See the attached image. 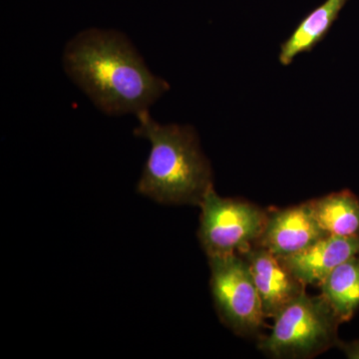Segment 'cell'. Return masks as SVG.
Masks as SVG:
<instances>
[{"mask_svg": "<svg viewBox=\"0 0 359 359\" xmlns=\"http://www.w3.org/2000/svg\"><path fill=\"white\" fill-rule=\"evenodd\" d=\"M68 76L108 115L139 114L170 89L151 72L126 35L89 28L66 44Z\"/></svg>", "mask_w": 359, "mask_h": 359, "instance_id": "6da1fadb", "label": "cell"}, {"mask_svg": "<svg viewBox=\"0 0 359 359\" xmlns=\"http://www.w3.org/2000/svg\"><path fill=\"white\" fill-rule=\"evenodd\" d=\"M134 134L151 143L137 192L164 205H197L212 186L209 160L188 125H162L149 110L137 114Z\"/></svg>", "mask_w": 359, "mask_h": 359, "instance_id": "7a4b0ae2", "label": "cell"}, {"mask_svg": "<svg viewBox=\"0 0 359 359\" xmlns=\"http://www.w3.org/2000/svg\"><path fill=\"white\" fill-rule=\"evenodd\" d=\"M341 323L327 299L306 292L275 318L271 334L262 337L259 348L273 358H311L337 346Z\"/></svg>", "mask_w": 359, "mask_h": 359, "instance_id": "3957f363", "label": "cell"}, {"mask_svg": "<svg viewBox=\"0 0 359 359\" xmlns=\"http://www.w3.org/2000/svg\"><path fill=\"white\" fill-rule=\"evenodd\" d=\"M199 207L198 238L208 257L243 254L256 244L268 218V212L248 201L219 197L214 186Z\"/></svg>", "mask_w": 359, "mask_h": 359, "instance_id": "277c9868", "label": "cell"}, {"mask_svg": "<svg viewBox=\"0 0 359 359\" xmlns=\"http://www.w3.org/2000/svg\"><path fill=\"white\" fill-rule=\"evenodd\" d=\"M208 259L212 297L219 318L236 334L259 337L266 316L247 261L238 254Z\"/></svg>", "mask_w": 359, "mask_h": 359, "instance_id": "5b68a950", "label": "cell"}, {"mask_svg": "<svg viewBox=\"0 0 359 359\" xmlns=\"http://www.w3.org/2000/svg\"><path fill=\"white\" fill-rule=\"evenodd\" d=\"M240 256L249 264L266 318H275L306 292V285L269 250L252 245Z\"/></svg>", "mask_w": 359, "mask_h": 359, "instance_id": "8992f818", "label": "cell"}, {"mask_svg": "<svg viewBox=\"0 0 359 359\" xmlns=\"http://www.w3.org/2000/svg\"><path fill=\"white\" fill-rule=\"evenodd\" d=\"M325 236L327 233L314 219L306 202L269 211L263 233L254 245L285 257L301 252Z\"/></svg>", "mask_w": 359, "mask_h": 359, "instance_id": "52a82bcc", "label": "cell"}, {"mask_svg": "<svg viewBox=\"0 0 359 359\" xmlns=\"http://www.w3.org/2000/svg\"><path fill=\"white\" fill-rule=\"evenodd\" d=\"M356 256H359V235H327L301 252L280 259L304 285L320 287L337 266Z\"/></svg>", "mask_w": 359, "mask_h": 359, "instance_id": "ba28073f", "label": "cell"}, {"mask_svg": "<svg viewBox=\"0 0 359 359\" xmlns=\"http://www.w3.org/2000/svg\"><path fill=\"white\" fill-rule=\"evenodd\" d=\"M347 0H325L297 25L289 39L280 46L278 60L283 66L292 65L297 56L311 52L330 32Z\"/></svg>", "mask_w": 359, "mask_h": 359, "instance_id": "9c48e42d", "label": "cell"}, {"mask_svg": "<svg viewBox=\"0 0 359 359\" xmlns=\"http://www.w3.org/2000/svg\"><path fill=\"white\" fill-rule=\"evenodd\" d=\"M314 219L327 235L353 237L359 235V199L351 191L332 193L309 201Z\"/></svg>", "mask_w": 359, "mask_h": 359, "instance_id": "30bf717a", "label": "cell"}, {"mask_svg": "<svg viewBox=\"0 0 359 359\" xmlns=\"http://www.w3.org/2000/svg\"><path fill=\"white\" fill-rule=\"evenodd\" d=\"M320 287L341 323L351 320L359 309V256L337 266Z\"/></svg>", "mask_w": 359, "mask_h": 359, "instance_id": "8fae6325", "label": "cell"}, {"mask_svg": "<svg viewBox=\"0 0 359 359\" xmlns=\"http://www.w3.org/2000/svg\"><path fill=\"white\" fill-rule=\"evenodd\" d=\"M337 347L341 349L349 359H359V339L351 342L339 341Z\"/></svg>", "mask_w": 359, "mask_h": 359, "instance_id": "7c38bea8", "label": "cell"}]
</instances>
